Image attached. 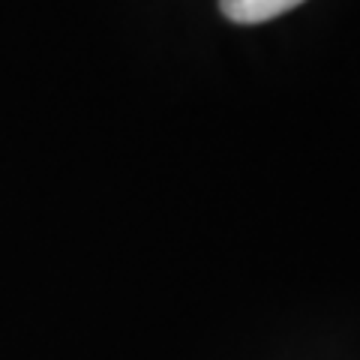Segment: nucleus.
<instances>
[{"mask_svg": "<svg viewBox=\"0 0 360 360\" xmlns=\"http://www.w3.org/2000/svg\"><path fill=\"white\" fill-rule=\"evenodd\" d=\"M300 4L303 0H219V9L225 18L238 25H262V21L285 15Z\"/></svg>", "mask_w": 360, "mask_h": 360, "instance_id": "nucleus-1", "label": "nucleus"}]
</instances>
